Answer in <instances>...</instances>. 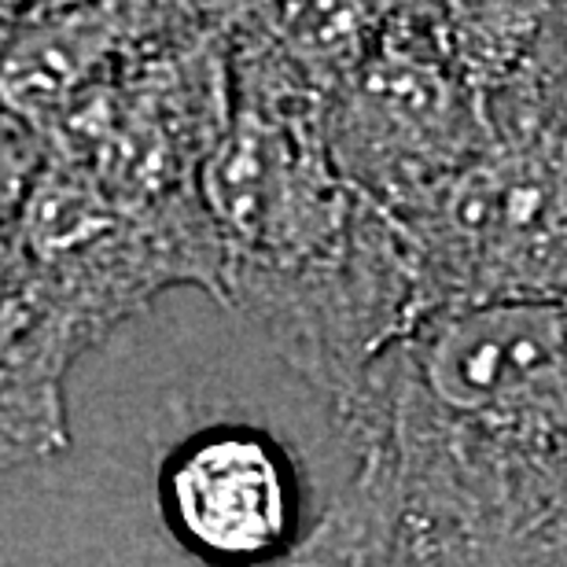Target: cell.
Listing matches in <instances>:
<instances>
[{
	"mask_svg": "<svg viewBox=\"0 0 567 567\" xmlns=\"http://www.w3.org/2000/svg\"><path fill=\"white\" fill-rule=\"evenodd\" d=\"M221 302L299 377L350 410L372 365L421 321L402 225L339 174L321 96L233 11V118L203 174Z\"/></svg>",
	"mask_w": 567,
	"mask_h": 567,
	"instance_id": "cell-1",
	"label": "cell"
},
{
	"mask_svg": "<svg viewBox=\"0 0 567 567\" xmlns=\"http://www.w3.org/2000/svg\"><path fill=\"white\" fill-rule=\"evenodd\" d=\"M339 424L421 546L567 502V295L421 317Z\"/></svg>",
	"mask_w": 567,
	"mask_h": 567,
	"instance_id": "cell-2",
	"label": "cell"
},
{
	"mask_svg": "<svg viewBox=\"0 0 567 567\" xmlns=\"http://www.w3.org/2000/svg\"><path fill=\"white\" fill-rule=\"evenodd\" d=\"M542 4H380L365 49L321 100L336 169L391 218L486 152Z\"/></svg>",
	"mask_w": 567,
	"mask_h": 567,
	"instance_id": "cell-3",
	"label": "cell"
},
{
	"mask_svg": "<svg viewBox=\"0 0 567 567\" xmlns=\"http://www.w3.org/2000/svg\"><path fill=\"white\" fill-rule=\"evenodd\" d=\"M394 221L416 262L421 317L567 295V100L549 78L542 30L502 96L491 147Z\"/></svg>",
	"mask_w": 567,
	"mask_h": 567,
	"instance_id": "cell-4",
	"label": "cell"
},
{
	"mask_svg": "<svg viewBox=\"0 0 567 567\" xmlns=\"http://www.w3.org/2000/svg\"><path fill=\"white\" fill-rule=\"evenodd\" d=\"M158 502L181 546L225 567H262L291 546L299 491L288 453L255 427H207L169 453Z\"/></svg>",
	"mask_w": 567,
	"mask_h": 567,
	"instance_id": "cell-5",
	"label": "cell"
},
{
	"mask_svg": "<svg viewBox=\"0 0 567 567\" xmlns=\"http://www.w3.org/2000/svg\"><path fill=\"white\" fill-rule=\"evenodd\" d=\"M181 4H16L0 44V104L44 141Z\"/></svg>",
	"mask_w": 567,
	"mask_h": 567,
	"instance_id": "cell-6",
	"label": "cell"
},
{
	"mask_svg": "<svg viewBox=\"0 0 567 567\" xmlns=\"http://www.w3.org/2000/svg\"><path fill=\"white\" fill-rule=\"evenodd\" d=\"M262 567H427L388 472L361 457L321 519Z\"/></svg>",
	"mask_w": 567,
	"mask_h": 567,
	"instance_id": "cell-7",
	"label": "cell"
},
{
	"mask_svg": "<svg viewBox=\"0 0 567 567\" xmlns=\"http://www.w3.org/2000/svg\"><path fill=\"white\" fill-rule=\"evenodd\" d=\"M66 372L0 317V472L66 450Z\"/></svg>",
	"mask_w": 567,
	"mask_h": 567,
	"instance_id": "cell-8",
	"label": "cell"
},
{
	"mask_svg": "<svg viewBox=\"0 0 567 567\" xmlns=\"http://www.w3.org/2000/svg\"><path fill=\"white\" fill-rule=\"evenodd\" d=\"M421 553L427 567H567V502L427 542Z\"/></svg>",
	"mask_w": 567,
	"mask_h": 567,
	"instance_id": "cell-9",
	"label": "cell"
},
{
	"mask_svg": "<svg viewBox=\"0 0 567 567\" xmlns=\"http://www.w3.org/2000/svg\"><path fill=\"white\" fill-rule=\"evenodd\" d=\"M44 163V141L27 130L0 104V240L30 196V185Z\"/></svg>",
	"mask_w": 567,
	"mask_h": 567,
	"instance_id": "cell-10",
	"label": "cell"
}]
</instances>
